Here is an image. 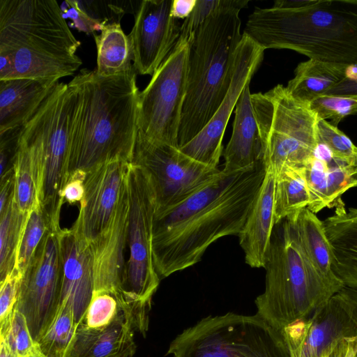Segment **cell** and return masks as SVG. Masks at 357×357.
<instances>
[{"label": "cell", "instance_id": "32", "mask_svg": "<svg viewBox=\"0 0 357 357\" xmlns=\"http://www.w3.org/2000/svg\"><path fill=\"white\" fill-rule=\"evenodd\" d=\"M51 225V218L41 204L29 214L20 242L14 271L21 276H23L29 267L38 247Z\"/></svg>", "mask_w": 357, "mask_h": 357}, {"label": "cell", "instance_id": "52", "mask_svg": "<svg viewBox=\"0 0 357 357\" xmlns=\"http://www.w3.org/2000/svg\"><path fill=\"white\" fill-rule=\"evenodd\" d=\"M353 357H357V354H356V355H355V356H354Z\"/></svg>", "mask_w": 357, "mask_h": 357}, {"label": "cell", "instance_id": "2", "mask_svg": "<svg viewBox=\"0 0 357 357\" xmlns=\"http://www.w3.org/2000/svg\"><path fill=\"white\" fill-rule=\"evenodd\" d=\"M136 71L103 77L82 69L70 82L77 91L68 173L102 163L132 161L138 128L140 91Z\"/></svg>", "mask_w": 357, "mask_h": 357}, {"label": "cell", "instance_id": "18", "mask_svg": "<svg viewBox=\"0 0 357 357\" xmlns=\"http://www.w3.org/2000/svg\"><path fill=\"white\" fill-rule=\"evenodd\" d=\"M128 218L129 195L126 176L108 224L89 243L93 259V291H107L115 296L123 291Z\"/></svg>", "mask_w": 357, "mask_h": 357}, {"label": "cell", "instance_id": "19", "mask_svg": "<svg viewBox=\"0 0 357 357\" xmlns=\"http://www.w3.org/2000/svg\"><path fill=\"white\" fill-rule=\"evenodd\" d=\"M61 302L71 307L77 325L84 321L94 291L93 259L90 245L72 226L59 231Z\"/></svg>", "mask_w": 357, "mask_h": 357}, {"label": "cell", "instance_id": "8", "mask_svg": "<svg viewBox=\"0 0 357 357\" xmlns=\"http://www.w3.org/2000/svg\"><path fill=\"white\" fill-rule=\"evenodd\" d=\"M251 100L265 169L276 174L286 168H304L319 145L318 119L309 103L293 98L282 84L252 93Z\"/></svg>", "mask_w": 357, "mask_h": 357}, {"label": "cell", "instance_id": "42", "mask_svg": "<svg viewBox=\"0 0 357 357\" xmlns=\"http://www.w3.org/2000/svg\"><path fill=\"white\" fill-rule=\"evenodd\" d=\"M325 95L357 98V60L348 66L344 79Z\"/></svg>", "mask_w": 357, "mask_h": 357}, {"label": "cell", "instance_id": "24", "mask_svg": "<svg viewBox=\"0 0 357 357\" xmlns=\"http://www.w3.org/2000/svg\"><path fill=\"white\" fill-rule=\"evenodd\" d=\"M134 331L120 310L115 319L102 328L84 323L77 326L68 357H123L135 354Z\"/></svg>", "mask_w": 357, "mask_h": 357}, {"label": "cell", "instance_id": "39", "mask_svg": "<svg viewBox=\"0 0 357 357\" xmlns=\"http://www.w3.org/2000/svg\"><path fill=\"white\" fill-rule=\"evenodd\" d=\"M222 1L197 0L191 14L181 24L179 39L188 40L205 20L221 6Z\"/></svg>", "mask_w": 357, "mask_h": 357}, {"label": "cell", "instance_id": "26", "mask_svg": "<svg viewBox=\"0 0 357 357\" xmlns=\"http://www.w3.org/2000/svg\"><path fill=\"white\" fill-rule=\"evenodd\" d=\"M300 242L318 272L330 282L344 287L331 269L332 250L323 222L307 207L287 217Z\"/></svg>", "mask_w": 357, "mask_h": 357}, {"label": "cell", "instance_id": "1", "mask_svg": "<svg viewBox=\"0 0 357 357\" xmlns=\"http://www.w3.org/2000/svg\"><path fill=\"white\" fill-rule=\"evenodd\" d=\"M265 174L262 160L236 173L220 170L182 201L155 211L152 252L160 280L198 263L218 239L238 236Z\"/></svg>", "mask_w": 357, "mask_h": 357}, {"label": "cell", "instance_id": "7", "mask_svg": "<svg viewBox=\"0 0 357 357\" xmlns=\"http://www.w3.org/2000/svg\"><path fill=\"white\" fill-rule=\"evenodd\" d=\"M70 83L58 82L33 116L22 127L18 146L44 165L41 204L60 221L62 190L69 178L68 160L77 104Z\"/></svg>", "mask_w": 357, "mask_h": 357}, {"label": "cell", "instance_id": "30", "mask_svg": "<svg viewBox=\"0 0 357 357\" xmlns=\"http://www.w3.org/2000/svg\"><path fill=\"white\" fill-rule=\"evenodd\" d=\"M28 215L20 210L15 195L0 212V282L15 269L19 245Z\"/></svg>", "mask_w": 357, "mask_h": 357}, {"label": "cell", "instance_id": "40", "mask_svg": "<svg viewBox=\"0 0 357 357\" xmlns=\"http://www.w3.org/2000/svg\"><path fill=\"white\" fill-rule=\"evenodd\" d=\"M22 127L0 132V176L14 167Z\"/></svg>", "mask_w": 357, "mask_h": 357}, {"label": "cell", "instance_id": "15", "mask_svg": "<svg viewBox=\"0 0 357 357\" xmlns=\"http://www.w3.org/2000/svg\"><path fill=\"white\" fill-rule=\"evenodd\" d=\"M264 53L263 48L243 33L235 53L231 84L224 100L203 130L179 148L183 153L203 165L218 168L227 125L242 92L259 68Z\"/></svg>", "mask_w": 357, "mask_h": 357}, {"label": "cell", "instance_id": "31", "mask_svg": "<svg viewBox=\"0 0 357 357\" xmlns=\"http://www.w3.org/2000/svg\"><path fill=\"white\" fill-rule=\"evenodd\" d=\"M77 326L71 307L61 304L52 324L38 342L41 354L45 357H68Z\"/></svg>", "mask_w": 357, "mask_h": 357}, {"label": "cell", "instance_id": "35", "mask_svg": "<svg viewBox=\"0 0 357 357\" xmlns=\"http://www.w3.org/2000/svg\"><path fill=\"white\" fill-rule=\"evenodd\" d=\"M309 105L318 120L329 119V123L335 127L346 116L357 114V98H354L322 95Z\"/></svg>", "mask_w": 357, "mask_h": 357}, {"label": "cell", "instance_id": "36", "mask_svg": "<svg viewBox=\"0 0 357 357\" xmlns=\"http://www.w3.org/2000/svg\"><path fill=\"white\" fill-rule=\"evenodd\" d=\"M121 309L115 296L107 291H93L84 323L91 328H102L110 324Z\"/></svg>", "mask_w": 357, "mask_h": 357}, {"label": "cell", "instance_id": "11", "mask_svg": "<svg viewBox=\"0 0 357 357\" xmlns=\"http://www.w3.org/2000/svg\"><path fill=\"white\" fill-rule=\"evenodd\" d=\"M189 40L179 39L146 87L140 91L138 128L150 140L178 145L185 101Z\"/></svg>", "mask_w": 357, "mask_h": 357}, {"label": "cell", "instance_id": "23", "mask_svg": "<svg viewBox=\"0 0 357 357\" xmlns=\"http://www.w3.org/2000/svg\"><path fill=\"white\" fill-rule=\"evenodd\" d=\"M58 82L30 78L0 80V132L23 126Z\"/></svg>", "mask_w": 357, "mask_h": 357}, {"label": "cell", "instance_id": "41", "mask_svg": "<svg viewBox=\"0 0 357 357\" xmlns=\"http://www.w3.org/2000/svg\"><path fill=\"white\" fill-rule=\"evenodd\" d=\"M86 176V172L83 171H75L70 175L61 192L64 203L66 202L70 204L77 202L80 204L85 194Z\"/></svg>", "mask_w": 357, "mask_h": 357}, {"label": "cell", "instance_id": "21", "mask_svg": "<svg viewBox=\"0 0 357 357\" xmlns=\"http://www.w3.org/2000/svg\"><path fill=\"white\" fill-rule=\"evenodd\" d=\"M266 174L257 196L238 234L239 243L245 253V260L252 268H263L265 255L275 227V174Z\"/></svg>", "mask_w": 357, "mask_h": 357}, {"label": "cell", "instance_id": "3", "mask_svg": "<svg viewBox=\"0 0 357 357\" xmlns=\"http://www.w3.org/2000/svg\"><path fill=\"white\" fill-rule=\"evenodd\" d=\"M80 45L57 1L0 0V80L70 76Z\"/></svg>", "mask_w": 357, "mask_h": 357}, {"label": "cell", "instance_id": "48", "mask_svg": "<svg viewBox=\"0 0 357 357\" xmlns=\"http://www.w3.org/2000/svg\"><path fill=\"white\" fill-rule=\"evenodd\" d=\"M354 353L357 354V337L354 338Z\"/></svg>", "mask_w": 357, "mask_h": 357}, {"label": "cell", "instance_id": "6", "mask_svg": "<svg viewBox=\"0 0 357 357\" xmlns=\"http://www.w3.org/2000/svg\"><path fill=\"white\" fill-rule=\"evenodd\" d=\"M263 268L265 289L255 299L257 314L279 331L310 316L344 287L318 272L288 218L275 225Z\"/></svg>", "mask_w": 357, "mask_h": 357}, {"label": "cell", "instance_id": "45", "mask_svg": "<svg viewBox=\"0 0 357 357\" xmlns=\"http://www.w3.org/2000/svg\"><path fill=\"white\" fill-rule=\"evenodd\" d=\"M354 353V338L344 339L340 341L337 344L328 354L327 357H353Z\"/></svg>", "mask_w": 357, "mask_h": 357}, {"label": "cell", "instance_id": "17", "mask_svg": "<svg viewBox=\"0 0 357 357\" xmlns=\"http://www.w3.org/2000/svg\"><path fill=\"white\" fill-rule=\"evenodd\" d=\"M130 162L115 160L86 172L85 194L73 227L89 244L108 224L126 179Z\"/></svg>", "mask_w": 357, "mask_h": 357}, {"label": "cell", "instance_id": "4", "mask_svg": "<svg viewBox=\"0 0 357 357\" xmlns=\"http://www.w3.org/2000/svg\"><path fill=\"white\" fill-rule=\"evenodd\" d=\"M264 50L288 49L309 59L357 60V0H314L298 8L256 7L243 33Z\"/></svg>", "mask_w": 357, "mask_h": 357}, {"label": "cell", "instance_id": "51", "mask_svg": "<svg viewBox=\"0 0 357 357\" xmlns=\"http://www.w3.org/2000/svg\"><path fill=\"white\" fill-rule=\"evenodd\" d=\"M328 354H329V353H328ZM328 354H327V355H326V356H323V357H327Z\"/></svg>", "mask_w": 357, "mask_h": 357}, {"label": "cell", "instance_id": "50", "mask_svg": "<svg viewBox=\"0 0 357 357\" xmlns=\"http://www.w3.org/2000/svg\"><path fill=\"white\" fill-rule=\"evenodd\" d=\"M123 357H134V354H130Z\"/></svg>", "mask_w": 357, "mask_h": 357}, {"label": "cell", "instance_id": "37", "mask_svg": "<svg viewBox=\"0 0 357 357\" xmlns=\"http://www.w3.org/2000/svg\"><path fill=\"white\" fill-rule=\"evenodd\" d=\"M65 19L71 20L70 26L87 34L101 31L105 24L91 17L80 6L79 1L67 0L60 6Z\"/></svg>", "mask_w": 357, "mask_h": 357}, {"label": "cell", "instance_id": "27", "mask_svg": "<svg viewBox=\"0 0 357 357\" xmlns=\"http://www.w3.org/2000/svg\"><path fill=\"white\" fill-rule=\"evenodd\" d=\"M348 66L309 59L297 66L286 89L293 98L310 103L344 79Z\"/></svg>", "mask_w": 357, "mask_h": 357}, {"label": "cell", "instance_id": "22", "mask_svg": "<svg viewBox=\"0 0 357 357\" xmlns=\"http://www.w3.org/2000/svg\"><path fill=\"white\" fill-rule=\"evenodd\" d=\"M334 215L324 222L332 250L331 269L345 287L357 289V208L346 211L339 199Z\"/></svg>", "mask_w": 357, "mask_h": 357}, {"label": "cell", "instance_id": "43", "mask_svg": "<svg viewBox=\"0 0 357 357\" xmlns=\"http://www.w3.org/2000/svg\"><path fill=\"white\" fill-rule=\"evenodd\" d=\"M15 195L14 167L1 176L0 182V212L8 205Z\"/></svg>", "mask_w": 357, "mask_h": 357}, {"label": "cell", "instance_id": "34", "mask_svg": "<svg viewBox=\"0 0 357 357\" xmlns=\"http://www.w3.org/2000/svg\"><path fill=\"white\" fill-rule=\"evenodd\" d=\"M319 144L325 145L334 158L351 165L357 158V146L337 127L325 120L317 121Z\"/></svg>", "mask_w": 357, "mask_h": 357}, {"label": "cell", "instance_id": "20", "mask_svg": "<svg viewBox=\"0 0 357 357\" xmlns=\"http://www.w3.org/2000/svg\"><path fill=\"white\" fill-rule=\"evenodd\" d=\"M250 85L245 87L235 107L231 138L222 151L226 173L251 169L261 161L262 147L251 100Z\"/></svg>", "mask_w": 357, "mask_h": 357}, {"label": "cell", "instance_id": "28", "mask_svg": "<svg viewBox=\"0 0 357 357\" xmlns=\"http://www.w3.org/2000/svg\"><path fill=\"white\" fill-rule=\"evenodd\" d=\"M93 36L97 47L96 70L99 75L110 77L135 71L130 38L119 22L105 24L100 33Z\"/></svg>", "mask_w": 357, "mask_h": 357}, {"label": "cell", "instance_id": "9", "mask_svg": "<svg viewBox=\"0 0 357 357\" xmlns=\"http://www.w3.org/2000/svg\"><path fill=\"white\" fill-rule=\"evenodd\" d=\"M173 357H292L282 331L257 314L208 316L170 343Z\"/></svg>", "mask_w": 357, "mask_h": 357}, {"label": "cell", "instance_id": "33", "mask_svg": "<svg viewBox=\"0 0 357 357\" xmlns=\"http://www.w3.org/2000/svg\"><path fill=\"white\" fill-rule=\"evenodd\" d=\"M0 339L7 342L16 357H28L40 352L25 317L15 308L8 323L0 326Z\"/></svg>", "mask_w": 357, "mask_h": 357}, {"label": "cell", "instance_id": "14", "mask_svg": "<svg viewBox=\"0 0 357 357\" xmlns=\"http://www.w3.org/2000/svg\"><path fill=\"white\" fill-rule=\"evenodd\" d=\"M292 357H323L357 337V289L344 287L310 316L282 331Z\"/></svg>", "mask_w": 357, "mask_h": 357}, {"label": "cell", "instance_id": "25", "mask_svg": "<svg viewBox=\"0 0 357 357\" xmlns=\"http://www.w3.org/2000/svg\"><path fill=\"white\" fill-rule=\"evenodd\" d=\"M304 170L310 195L307 208L314 213L334 206L341 195L351 188V165L334 158L326 161L314 155Z\"/></svg>", "mask_w": 357, "mask_h": 357}, {"label": "cell", "instance_id": "16", "mask_svg": "<svg viewBox=\"0 0 357 357\" xmlns=\"http://www.w3.org/2000/svg\"><path fill=\"white\" fill-rule=\"evenodd\" d=\"M172 0H143L128 35L133 66L139 75H153L177 44L181 24L171 15Z\"/></svg>", "mask_w": 357, "mask_h": 357}, {"label": "cell", "instance_id": "49", "mask_svg": "<svg viewBox=\"0 0 357 357\" xmlns=\"http://www.w3.org/2000/svg\"><path fill=\"white\" fill-rule=\"evenodd\" d=\"M28 357H45V356L41 354V352H39L38 354L29 356Z\"/></svg>", "mask_w": 357, "mask_h": 357}, {"label": "cell", "instance_id": "38", "mask_svg": "<svg viewBox=\"0 0 357 357\" xmlns=\"http://www.w3.org/2000/svg\"><path fill=\"white\" fill-rule=\"evenodd\" d=\"M22 276L13 271L0 282V325L6 324L15 307Z\"/></svg>", "mask_w": 357, "mask_h": 357}, {"label": "cell", "instance_id": "47", "mask_svg": "<svg viewBox=\"0 0 357 357\" xmlns=\"http://www.w3.org/2000/svg\"><path fill=\"white\" fill-rule=\"evenodd\" d=\"M351 188L357 187V158L351 165Z\"/></svg>", "mask_w": 357, "mask_h": 357}, {"label": "cell", "instance_id": "44", "mask_svg": "<svg viewBox=\"0 0 357 357\" xmlns=\"http://www.w3.org/2000/svg\"><path fill=\"white\" fill-rule=\"evenodd\" d=\"M197 0H172L171 15L175 19L185 20L192 12Z\"/></svg>", "mask_w": 357, "mask_h": 357}, {"label": "cell", "instance_id": "5", "mask_svg": "<svg viewBox=\"0 0 357 357\" xmlns=\"http://www.w3.org/2000/svg\"><path fill=\"white\" fill-rule=\"evenodd\" d=\"M248 0H223L189 38L187 88L178 145L181 147L208 124L231 84L241 40L240 10Z\"/></svg>", "mask_w": 357, "mask_h": 357}, {"label": "cell", "instance_id": "12", "mask_svg": "<svg viewBox=\"0 0 357 357\" xmlns=\"http://www.w3.org/2000/svg\"><path fill=\"white\" fill-rule=\"evenodd\" d=\"M60 223H52L22 276L15 305L26 318L38 343L54 321L60 306L61 259Z\"/></svg>", "mask_w": 357, "mask_h": 357}, {"label": "cell", "instance_id": "29", "mask_svg": "<svg viewBox=\"0 0 357 357\" xmlns=\"http://www.w3.org/2000/svg\"><path fill=\"white\" fill-rule=\"evenodd\" d=\"M275 176L274 221L276 225L307 207L310 195L304 168H286Z\"/></svg>", "mask_w": 357, "mask_h": 357}, {"label": "cell", "instance_id": "10", "mask_svg": "<svg viewBox=\"0 0 357 357\" xmlns=\"http://www.w3.org/2000/svg\"><path fill=\"white\" fill-rule=\"evenodd\" d=\"M127 185L129 257L126 263L123 289L132 299L151 303L160 281L155 270L152 252L155 194L148 174L131 162L127 174Z\"/></svg>", "mask_w": 357, "mask_h": 357}, {"label": "cell", "instance_id": "13", "mask_svg": "<svg viewBox=\"0 0 357 357\" xmlns=\"http://www.w3.org/2000/svg\"><path fill=\"white\" fill-rule=\"evenodd\" d=\"M131 163L148 174L156 211L182 201L220 171L195 160L178 146L150 140L139 131Z\"/></svg>", "mask_w": 357, "mask_h": 357}, {"label": "cell", "instance_id": "46", "mask_svg": "<svg viewBox=\"0 0 357 357\" xmlns=\"http://www.w3.org/2000/svg\"><path fill=\"white\" fill-rule=\"evenodd\" d=\"M0 357H16L7 342L0 339Z\"/></svg>", "mask_w": 357, "mask_h": 357}]
</instances>
